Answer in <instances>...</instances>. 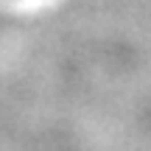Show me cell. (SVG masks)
<instances>
[{"mask_svg":"<svg viewBox=\"0 0 151 151\" xmlns=\"http://www.w3.org/2000/svg\"><path fill=\"white\" fill-rule=\"evenodd\" d=\"M3 3H9V6H28V3H37V0H3Z\"/></svg>","mask_w":151,"mask_h":151,"instance_id":"obj_1","label":"cell"}]
</instances>
